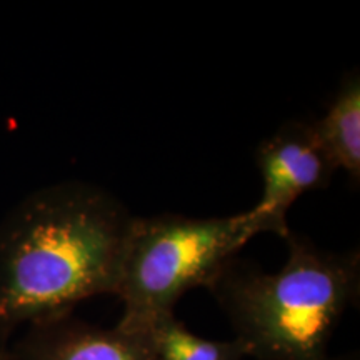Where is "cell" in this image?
<instances>
[{
    "mask_svg": "<svg viewBox=\"0 0 360 360\" xmlns=\"http://www.w3.org/2000/svg\"><path fill=\"white\" fill-rule=\"evenodd\" d=\"M11 360H155L139 332L105 328L65 314L30 323Z\"/></svg>",
    "mask_w": 360,
    "mask_h": 360,
    "instance_id": "5",
    "label": "cell"
},
{
    "mask_svg": "<svg viewBox=\"0 0 360 360\" xmlns=\"http://www.w3.org/2000/svg\"><path fill=\"white\" fill-rule=\"evenodd\" d=\"M155 360H245L249 347L237 337L210 340L193 334L175 314L165 315L139 330Z\"/></svg>",
    "mask_w": 360,
    "mask_h": 360,
    "instance_id": "7",
    "label": "cell"
},
{
    "mask_svg": "<svg viewBox=\"0 0 360 360\" xmlns=\"http://www.w3.org/2000/svg\"><path fill=\"white\" fill-rule=\"evenodd\" d=\"M0 360H11V354H8V345H0Z\"/></svg>",
    "mask_w": 360,
    "mask_h": 360,
    "instance_id": "8",
    "label": "cell"
},
{
    "mask_svg": "<svg viewBox=\"0 0 360 360\" xmlns=\"http://www.w3.org/2000/svg\"><path fill=\"white\" fill-rule=\"evenodd\" d=\"M134 219L114 193L77 180L25 197L0 224V345L22 323L117 295Z\"/></svg>",
    "mask_w": 360,
    "mask_h": 360,
    "instance_id": "1",
    "label": "cell"
},
{
    "mask_svg": "<svg viewBox=\"0 0 360 360\" xmlns=\"http://www.w3.org/2000/svg\"><path fill=\"white\" fill-rule=\"evenodd\" d=\"M312 130L335 170L342 169L350 182H360V75L350 72L340 82L327 112Z\"/></svg>",
    "mask_w": 360,
    "mask_h": 360,
    "instance_id": "6",
    "label": "cell"
},
{
    "mask_svg": "<svg viewBox=\"0 0 360 360\" xmlns=\"http://www.w3.org/2000/svg\"><path fill=\"white\" fill-rule=\"evenodd\" d=\"M287 262L277 272L233 260L210 290L236 337L260 360H328L342 315L360 292L359 250L319 249L289 232Z\"/></svg>",
    "mask_w": 360,
    "mask_h": 360,
    "instance_id": "2",
    "label": "cell"
},
{
    "mask_svg": "<svg viewBox=\"0 0 360 360\" xmlns=\"http://www.w3.org/2000/svg\"><path fill=\"white\" fill-rule=\"evenodd\" d=\"M328 360H359V359L354 357V355H349V357H342V359H330V357H328Z\"/></svg>",
    "mask_w": 360,
    "mask_h": 360,
    "instance_id": "9",
    "label": "cell"
},
{
    "mask_svg": "<svg viewBox=\"0 0 360 360\" xmlns=\"http://www.w3.org/2000/svg\"><path fill=\"white\" fill-rule=\"evenodd\" d=\"M255 162L262 177V197L250 209L260 231L285 238L290 232L287 214L294 202L310 191L326 188L335 167L317 137L312 125L289 122L272 137L259 143Z\"/></svg>",
    "mask_w": 360,
    "mask_h": 360,
    "instance_id": "4",
    "label": "cell"
},
{
    "mask_svg": "<svg viewBox=\"0 0 360 360\" xmlns=\"http://www.w3.org/2000/svg\"><path fill=\"white\" fill-rule=\"evenodd\" d=\"M259 233L250 210L229 217H135L117 290L124 305L117 326L139 332L174 314L188 290L212 289L242 247Z\"/></svg>",
    "mask_w": 360,
    "mask_h": 360,
    "instance_id": "3",
    "label": "cell"
}]
</instances>
